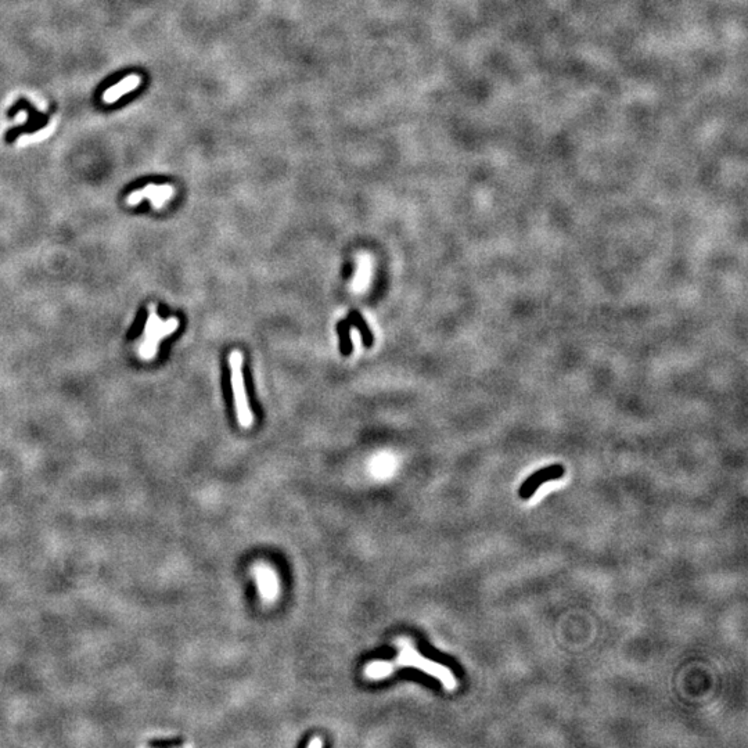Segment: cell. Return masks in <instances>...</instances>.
<instances>
[{"label": "cell", "mask_w": 748, "mask_h": 748, "mask_svg": "<svg viewBox=\"0 0 748 748\" xmlns=\"http://www.w3.org/2000/svg\"><path fill=\"white\" fill-rule=\"evenodd\" d=\"M179 327V321L172 318L167 322L161 321L157 315L156 305H148V316L143 332V341L137 348V354L144 361H152L157 352L160 343Z\"/></svg>", "instance_id": "2"}, {"label": "cell", "mask_w": 748, "mask_h": 748, "mask_svg": "<svg viewBox=\"0 0 748 748\" xmlns=\"http://www.w3.org/2000/svg\"><path fill=\"white\" fill-rule=\"evenodd\" d=\"M259 596L263 602H274L279 596V578L274 569L263 563H258L252 568Z\"/></svg>", "instance_id": "5"}, {"label": "cell", "mask_w": 748, "mask_h": 748, "mask_svg": "<svg viewBox=\"0 0 748 748\" xmlns=\"http://www.w3.org/2000/svg\"><path fill=\"white\" fill-rule=\"evenodd\" d=\"M372 276H373L372 258L367 254L358 255V269L352 281V290L355 292H362L367 290Z\"/></svg>", "instance_id": "7"}, {"label": "cell", "mask_w": 748, "mask_h": 748, "mask_svg": "<svg viewBox=\"0 0 748 748\" xmlns=\"http://www.w3.org/2000/svg\"><path fill=\"white\" fill-rule=\"evenodd\" d=\"M396 646L399 647V654H398V657L395 660H392V661H374V663H370V664L366 665L365 676L367 679H370V680L384 679V678H388L390 675H392L398 668L412 667V668L420 669L423 674H425L428 676H432V678L438 679L442 683V686L446 685V679L443 676L445 675H451V672H449V669L443 664L435 663V661L428 660L424 656H421L413 647V645L405 638L396 640Z\"/></svg>", "instance_id": "1"}, {"label": "cell", "mask_w": 748, "mask_h": 748, "mask_svg": "<svg viewBox=\"0 0 748 748\" xmlns=\"http://www.w3.org/2000/svg\"><path fill=\"white\" fill-rule=\"evenodd\" d=\"M175 196V189L172 186H154V185H150L141 190H137V192H133L128 199H126V203L129 205H136L139 204L141 200L144 199H148L150 201L153 203L154 208L156 210H160L164 207V204L171 200L172 197Z\"/></svg>", "instance_id": "6"}, {"label": "cell", "mask_w": 748, "mask_h": 748, "mask_svg": "<svg viewBox=\"0 0 748 748\" xmlns=\"http://www.w3.org/2000/svg\"><path fill=\"white\" fill-rule=\"evenodd\" d=\"M322 744H323V742H322V741H321V740H316V738H315V740H314V741H311V742H310V747H315V745H318V747H321V745H322Z\"/></svg>", "instance_id": "10"}, {"label": "cell", "mask_w": 748, "mask_h": 748, "mask_svg": "<svg viewBox=\"0 0 748 748\" xmlns=\"http://www.w3.org/2000/svg\"><path fill=\"white\" fill-rule=\"evenodd\" d=\"M140 83V78L139 77H129V78H125L119 85L111 88L110 90L105 92L104 94V100L107 103H114L115 100H118L122 94H125L126 92H130L133 90L137 85Z\"/></svg>", "instance_id": "8"}, {"label": "cell", "mask_w": 748, "mask_h": 748, "mask_svg": "<svg viewBox=\"0 0 748 748\" xmlns=\"http://www.w3.org/2000/svg\"><path fill=\"white\" fill-rule=\"evenodd\" d=\"M565 474V469L561 466V465H550V466H546V467H542L536 472H534L520 487L518 489V496L523 499V501H528L531 499L536 491L543 487L546 483H550V481H556V480H560L563 478Z\"/></svg>", "instance_id": "4"}, {"label": "cell", "mask_w": 748, "mask_h": 748, "mask_svg": "<svg viewBox=\"0 0 748 748\" xmlns=\"http://www.w3.org/2000/svg\"><path fill=\"white\" fill-rule=\"evenodd\" d=\"M176 744H179V741H175V740H153L148 742V745H152V747H165V745H176Z\"/></svg>", "instance_id": "9"}, {"label": "cell", "mask_w": 748, "mask_h": 748, "mask_svg": "<svg viewBox=\"0 0 748 748\" xmlns=\"http://www.w3.org/2000/svg\"><path fill=\"white\" fill-rule=\"evenodd\" d=\"M230 369H232V388H233V398H234V407L237 420L241 427L248 428L254 423V414L250 409L245 387H244V376H243V355L240 351H233L229 358Z\"/></svg>", "instance_id": "3"}]
</instances>
